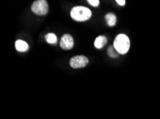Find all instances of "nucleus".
<instances>
[{
  "instance_id": "f257e3e1",
  "label": "nucleus",
  "mask_w": 160,
  "mask_h": 119,
  "mask_svg": "<svg viewBox=\"0 0 160 119\" xmlns=\"http://www.w3.org/2000/svg\"><path fill=\"white\" fill-rule=\"evenodd\" d=\"M113 47L118 54H125L130 48V40L127 35L120 34L116 36L113 42Z\"/></svg>"
},
{
  "instance_id": "f03ea898",
  "label": "nucleus",
  "mask_w": 160,
  "mask_h": 119,
  "mask_svg": "<svg viewBox=\"0 0 160 119\" xmlns=\"http://www.w3.org/2000/svg\"><path fill=\"white\" fill-rule=\"evenodd\" d=\"M91 16V11L85 7H75L71 11V18L76 21H87Z\"/></svg>"
},
{
  "instance_id": "7ed1b4c3",
  "label": "nucleus",
  "mask_w": 160,
  "mask_h": 119,
  "mask_svg": "<svg viewBox=\"0 0 160 119\" xmlns=\"http://www.w3.org/2000/svg\"><path fill=\"white\" fill-rule=\"evenodd\" d=\"M31 9L34 14L39 16H42L48 13L49 7H48L47 1L45 0H37L32 3Z\"/></svg>"
},
{
  "instance_id": "20e7f679",
  "label": "nucleus",
  "mask_w": 160,
  "mask_h": 119,
  "mask_svg": "<svg viewBox=\"0 0 160 119\" xmlns=\"http://www.w3.org/2000/svg\"><path fill=\"white\" fill-rule=\"evenodd\" d=\"M88 59L83 55H78L72 57L70 60V65L73 69H80L83 68L88 64Z\"/></svg>"
},
{
  "instance_id": "39448f33",
  "label": "nucleus",
  "mask_w": 160,
  "mask_h": 119,
  "mask_svg": "<svg viewBox=\"0 0 160 119\" xmlns=\"http://www.w3.org/2000/svg\"><path fill=\"white\" fill-rule=\"evenodd\" d=\"M60 46L62 49L69 50L73 47L74 46V40L71 35L68 34H65L61 37L60 42Z\"/></svg>"
},
{
  "instance_id": "423d86ee",
  "label": "nucleus",
  "mask_w": 160,
  "mask_h": 119,
  "mask_svg": "<svg viewBox=\"0 0 160 119\" xmlns=\"http://www.w3.org/2000/svg\"><path fill=\"white\" fill-rule=\"evenodd\" d=\"M15 48L18 52H25L29 49L28 43L23 40H17L15 42Z\"/></svg>"
},
{
  "instance_id": "0eeeda50",
  "label": "nucleus",
  "mask_w": 160,
  "mask_h": 119,
  "mask_svg": "<svg viewBox=\"0 0 160 119\" xmlns=\"http://www.w3.org/2000/svg\"><path fill=\"white\" fill-rule=\"evenodd\" d=\"M107 43V39L104 36H99L95 39L94 42V46L97 48H101Z\"/></svg>"
},
{
  "instance_id": "6e6552de",
  "label": "nucleus",
  "mask_w": 160,
  "mask_h": 119,
  "mask_svg": "<svg viewBox=\"0 0 160 119\" xmlns=\"http://www.w3.org/2000/svg\"><path fill=\"white\" fill-rule=\"evenodd\" d=\"M105 19L106 21V23H107L109 26H115L116 23V17L115 14L112 13H108L105 16Z\"/></svg>"
},
{
  "instance_id": "1a4fd4ad",
  "label": "nucleus",
  "mask_w": 160,
  "mask_h": 119,
  "mask_svg": "<svg viewBox=\"0 0 160 119\" xmlns=\"http://www.w3.org/2000/svg\"><path fill=\"white\" fill-rule=\"evenodd\" d=\"M45 39L48 43H55L57 42V36L52 33H49L45 35Z\"/></svg>"
},
{
  "instance_id": "9d476101",
  "label": "nucleus",
  "mask_w": 160,
  "mask_h": 119,
  "mask_svg": "<svg viewBox=\"0 0 160 119\" xmlns=\"http://www.w3.org/2000/svg\"><path fill=\"white\" fill-rule=\"evenodd\" d=\"M107 52H108V54L109 55V57H111V58L117 57L118 52H116V50L115 49V48L112 47V46L109 47V48H108V50H107Z\"/></svg>"
},
{
  "instance_id": "9b49d317",
  "label": "nucleus",
  "mask_w": 160,
  "mask_h": 119,
  "mask_svg": "<svg viewBox=\"0 0 160 119\" xmlns=\"http://www.w3.org/2000/svg\"><path fill=\"white\" fill-rule=\"evenodd\" d=\"M88 2L93 7H98L99 5L98 0H88Z\"/></svg>"
},
{
  "instance_id": "f8f14e48",
  "label": "nucleus",
  "mask_w": 160,
  "mask_h": 119,
  "mask_svg": "<svg viewBox=\"0 0 160 119\" xmlns=\"http://www.w3.org/2000/svg\"><path fill=\"white\" fill-rule=\"evenodd\" d=\"M116 2H117L118 4H119V5H121V6H123V5H125V4H126L125 0H117Z\"/></svg>"
}]
</instances>
